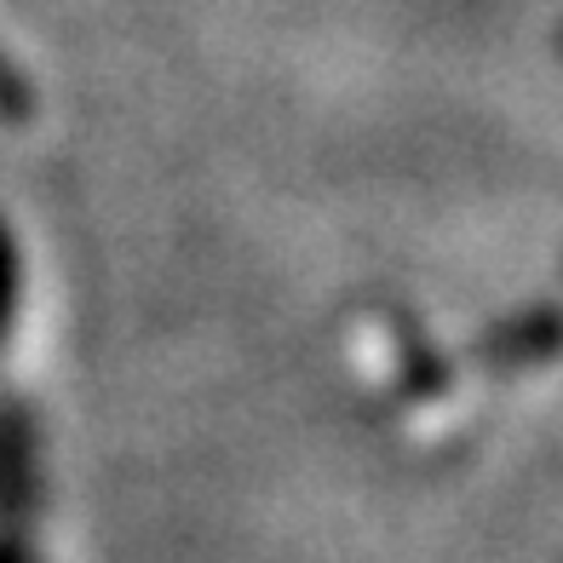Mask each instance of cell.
I'll return each instance as SVG.
<instances>
[{
    "instance_id": "1",
    "label": "cell",
    "mask_w": 563,
    "mask_h": 563,
    "mask_svg": "<svg viewBox=\"0 0 563 563\" xmlns=\"http://www.w3.org/2000/svg\"><path fill=\"white\" fill-rule=\"evenodd\" d=\"M30 110H35V92L23 87V75H18L7 58H0V115H18V121H23Z\"/></svg>"
}]
</instances>
